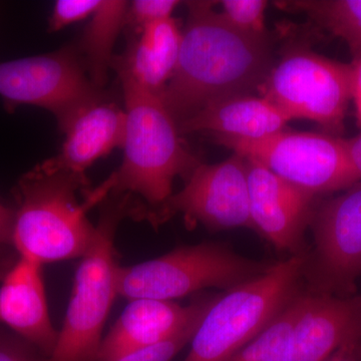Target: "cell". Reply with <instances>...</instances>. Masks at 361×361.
<instances>
[{
	"label": "cell",
	"instance_id": "cell-1",
	"mask_svg": "<svg viewBox=\"0 0 361 361\" xmlns=\"http://www.w3.org/2000/svg\"><path fill=\"white\" fill-rule=\"evenodd\" d=\"M186 4L177 66L160 96L178 125L208 104L260 90L274 66L269 37L233 30L213 11L214 2Z\"/></svg>",
	"mask_w": 361,
	"mask_h": 361
},
{
	"label": "cell",
	"instance_id": "cell-2",
	"mask_svg": "<svg viewBox=\"0 0 361 361\" xmlns=\"http://www.w3.org/2000/svg\"><path fill=\"white\" fill-rule=\"evenodd\" d=\"M87 185L85 175L54 170L44 161L20 178L13 231L20 257L44 265L85 255L97 233L87 212L111 193L114 183L109 178L80 202L78 193Z\"/></svg>",
	"mask_w": 361,
	"mask_h": 361
},
{
	"label": "cell",
	"instance_id": "cell-3",
	"mask_svg": "<svg viewBox=\"0 0 361 361\" xmlns=\"http://www.w3.org/2000/svg\"><path fill=\"white\" fill-rule=\"evenodd\" d=\"M118 78L125 99L126 133L122 166L111 176V193L142 198L144 204L129 214L142 220L172 196L178 176L187 179L200 164L185 147L178 123L160 97L127 77Z\"/></svg>",
	"mask_w": 361,
	"mask_h": 361
},
{
	"label": "cell",
	"instance_id": "cell-4",
	"mask_svg": "<svg viewBox=\"0 0 361 361\" xmlns=\"http://www.w3.org/2000/svg\"><path fill=\"white\" fill-rule=\"evenodd\" d=\"M305 254L274 263L260 276L216 296L184 361H228L257 336L300 292Z\"/></svg>",
	"mask_w": 361,
	"mask_h": 361
},
{
	"label": "cell",
	"instance_id": "cell-5",
	"mask_svg": "<svg viewBox=\"0 0 361 361\" xmlns=\"http://www.w3.org/2000/svg\"><path fill=\"white\" fill-rule=\"evenodd\" d=\"M129 213L125 198L102 215L96 237L82 257L56 348L44 361H97L104 323L118 295L115 233Z\"/></svg>",
	"mask_w": 361,
	"mask_h": 361
},
{
	"label": "cell",
	"instance_id": "cell-6",
	"mask_svg": "<svg viewBox=\"0 0 361 361\" xmlns=\"http://www.w3.org/2000/svg\"><path fill=\"white\" fill-rule=\"evenodd\" d=\"M272 264L251 260L219 243L180 247L116 270L118 295L173 301L207 288L226 290L260 276Z\"/></svg>",
	"mask_w": 361,
	"mask_h": 361
},
{
	"label": "cell",
	"instance_id": "cell-7",
	"mask_svg": "<svg viewBox=\"0 0 361 361\" xmlns=\"http://www.w3.org/2000/svg\"><path fill=\"white\" fill-rule=\"evenodd\" d=\"M214 140L315 198L360 182L351 167L346 140L338 135L284 130L260 140Z\"/></svg>",
	"mask_w": 361,
	"mask_h": 361
},
{
	"label": "cell",
	"instance_id": "cell-8",
	"mask_svg": "<svg viewBox=\"0 0 361 361\" xmlns=\"http://www.w3.org/2000/svg\"><path fill=\"white\" fill-rule=\"evenodd\" d=\"M260 90L289 121H313L327 134L338 135L351 101L350 65L305 47H290L274 63Z\"/></svg>",
	"mask_w": 361,
	"mask_h": 361
},
{
	"label": "cell",
	"instance_id": "cell-9",
	"mask_svg": "<svg viewBox=\"0 0 361 361\" xmlns=\"http://www.w3.org/2000/svg\"><path fill=\"white\" fill-rule=\"evenodd\" d=\"M310 227L314 245L304 259V292L355 295L361 275V182L315 206Z\"/></svg>",
	"mask_w": 361,
	"mask_h": 361
},
{
	"label": "cell",
	"instance_id": "cell-10",
	"mask_svg": "<svg viewBox=\"0 0 361 361\" xmlns=\"http://www.w3.org/2000/svg\"><path fill=\"white\" fill-rule=\"evenodd\" d=\"M102 92L90 80L75 45L0 63V97L6 110L39 106L56 116L59 129Z\"/></svg>",
	"mask_w": 361,
	"mask_h": 361
},
{
	"label": "cell",
	"instance_id": "cell-11",
	"mask_svg": "<svg viewBox=\"0 0 361 361\" xmlns=\"http://www.w3.org/2000/svg\"><path fill=\"white\" fill-rule=\"evenodd\" d=\"M177 214L191 224L200 223L209 229L254 230L246 159L234 153L221 163L200 164L188 176L180 191L160 208L147 213L142 220L160 224Z\"/></svg>",
	"mask_w": 361,
	"mask_h": 361
},
{
	"label": "cell",
	"instance_id": "cell-12",
	"mask_svg": "<svg viewBox=\"0 0 361 361\" xmlns=\"http://www.w3.org/2000/svg\"><path fill=\"white\" fill-rule=\"evenodd\" d=\"M249 203L254 231L278 250L305 254V232L310 227L315 197L280 179L269 170L246 160Z\"/></svg>",
	"mask_w": 361,
	"mask_h": 361
},
{
	"label": "cell",
	"instance_id": "cell-13",
	"mask_svg": "<svg viewBox=\"0 0 361 361\" xmlns=\"http://www.w3.org/2000/svg\"><path fill=\"white\" fill-rule=\"evenodd\" d=\"M361 338V296L303 292L290 336L269 361H325L342 344Z\"/></svg>",
	"mask_w": 361,
	"mask_h": 361
},
{
	"label": "cell",
	"instance_id": "cell-14",
	"mask_svg": "<svg viewBox=\"0 0 361 361\" xmlns=\"http://www.w3.org/2000/svg\"><path fill=\"white\" fill-rule=\"evenodd\" d=\"M214 298L215 296L201 297L187 306L156 299L130 300L102 341L97 361H116L134 351L167 341Z\"/></svg>",
	"mask_w": 361,
	"mask_h": 361
},
{
	"label": "cell",
	"instance_id": "cell-15",
	"mask_svg": "<svg viewBox=\"0 0 361 361\" xmlns=\"http://www.w3.org/2000/svg\"><path fill=\"white\" fill-rule=\"evenodd\" d=\"M0 323L47 358L51 355L59 332L49 316L42 265L20 256L7 271L0 285Z\"/></svg>",
	"mask_w": 361,
	"mask_h": 361
},
{
	"label": "cell",
	"instance_id": "cell-16",
	"mask_svg": "<svg viewBox=\"0 0 361 361\" xmlns=\"http://www.w3.org/2000/svg\"><path fill=\"white\" fill-rule=\"evenodd\" d=\"M66 141L61 153L45 160L47 167L85 175L99 159L123 148L126 111L103 92L82 106L61 128Z\"/></svg>",
	"mask_w": 361,
	"mask_h": 361
},
{
	"label": "cell",
	"instance_id": "cell-17",
	"mask_svg": "<svg viewBox=\"0 0 361 361\" xmlns=\"http://www.w3.org/2000/svg\"><path fill=\"white\" fill-rule=\"evenodd\" d=\"M288 122L264 97L242 94L208 104L178 127L180 134L260 140L284 130Z\"/></svg>",
	"mask_w": 361,
	"mask_h": 361
},
{
	"label": "cell",
	"instance_id": "cell-18",
	"mask_svg": "<svg viewBox=\"0 0 361 361\" xmlns=\"http://www.w3.org/2000/svg\"><path fill=\"white\" fill-rule=\"evenodd\" d=\"M182 30L173 18L144 26L130 37L111 68L142 89L160 97L174 75L179 59Z\"/></svg>",
	"mask_w": 361,
	"mask_h": 361
},
{
	"label": "cell",
	"instance_id": "cell-19",
	"mask_svg": "<svg viewBox=\"0 0 361 361\" xmlns=\"http://www.w3.org/2000/svg\"><path fill=\"white\" fill-rule=\"evenodd\" d=\"M130 4L123 0H101L77 47L92 84L103 90L113 65V49L121 30L127 26Z\"/></svg>",
	"mask_w": 361,
	"mask_h": 361
},
{
	"label": "cell",
	"instance_id": "cell-20",
	"mask_svg": "<svg viewBox=\"0 0 361 361\" xmlns=\"http://www.w3.org/2000/svg\"><path fill=\"white\" fill-rule=\"evenodd\" d=\"M289 4L343 39L353 56L361 52V0H305Z\"/></svg>",
	"mask_w": 361,
	"mask_h": 361
},
{
	"label": "cell",
	"instance_id": "cell-21",
	"mask_svg": "<svg viewBox=\"0 0 361 361\" xmlns=\"http://www.w3.org/2000/svg\"><path fill=\"white\" fill-rule=\"evenodd\" d=\"M302 300L303 292L300 291L257 336L228 361H269L290 336Z\"/></svg>",
	"mask_w": 361,
	"mask_h": 361
},
{
	"label": "cell",
	"instance_id": "cell-22",
	"mask_svg": "<svg viewBox=\"0 0 361 361\" xmlns=\"http://www.w3.org/2000/svg\"><path fill=\"white\" fill-rule=\"evenodd\" d=\"M218 4L221 6V18L233 30L256 39H268L265 26L267 1L223 0Z\"/></svg>",
	"mask_w": 361,
	"mask_h": 361
},
{
	"label": "cell",
	"instance_id": "cell-23",
	"mask_svg": "<svg viewBox=\"0 0 361 361\" xmlns=\"http://www.w3.org/2000/svg\"><path fill=\"white\" fill-rule=\"evenodd\" d=\"M216 298V296H215ZM212 302L209 304L206 308L200 311L191 322L185 325L180 331H178L174 336L167 339V341L156 344V345L149 346V348L141 349V350L134 351L129 355L123 356L116 361H171L178 353L182 350L184 346L191 342L195 332L198 329L201 320L203 319L207 311L209 310Z\"/></svg>",
	"mask_w": 361,
	"mask_h": 361
},
{
	"label": "cell",
	"instance_id": "cell-24",
	"mask_svg": "<svg viewBox=\"0 0 361 361\" xmlns=\"http://www.w3.org/2000/svg\"><path fill=\"white\" fill-rule=\"evenodd\" d=\"M179 4L177 0H135L128 9L127 26L139 32L144 26L172 18Z\"/></svg>",
	"mask_w": 361,
	"mask_h": 361
},
{
	"label": "cell",
	"instance_id": "cell-25",
	"mask_svg": "<svg viewBox=\"0 0 361 361\" xmlns=\"http://www.w3.org/2000/svg\"><path fill=\"white\" fill-rule=\"evenodd\" d=\"M99 4L101 0H59L49 18V32H58L66 26L90 18Z\"/></svg>",
	"mask_w": 361,
	"mask_h": 361
},
{
	"label": "cell",
	"instance_id": "cell-26",
	"mask_svg": "<svg viewBox=\"0 0 361 361\" xmlns=\"http://www.w3.org/2000/svg\"><path fill=\"white\" fill-rule=\"evenodd\" d=\"M0 361L44 360H39L35 351L30 348V344L23 339L0 334Z\"/></svg>",
	"mask_w": 361,
	"mask_h": 361
},
{
	"label": "cell",
	"instance_id": "cell-27",
	"mask_svg": "<svg viewBox=\"0 0 361 361\" xmlns=\"http://www.w3.org/2000/svg\"><path fill=\"white\" fill-rule=\"evenodd\" d=\"M351 70V101L355 106L356 120L361 128V52L353 56Z\"/></svg>",
	"mask_w": 361,
	"mask_h": 361
},
{
	"label": "cell",
	"instance_id": "cell-28",
	"mask_svg": "<svg viewBox=\"0 0 361 361\" xmlns=\"http://www.w3.org/2000/svg\"><path fill=\"white\" fill-rule=\"evenodd\" d=\"M14 210L0 203V247L13 245Z\"/></svg>",
	"mask_w": 361,
	"mask_h": 361
},
{
	"label": "cell",
	"instance_id": "cell-29",
	"mask_svg": "<svg viewBox=\"0 0 361 361\" xmlns=\"http://www.w3.org/2000/svg\"><path fill=\"white\" fill-rule=\"evenodd\" d=\"M360 339H351L342 344L341 348L334 351L325 361H361L358 355V344Z\"/></svg>",
	"mask_w": 361,
	"mask_h": 361
},
{
	"label": "cell",
	"instance_id": "cell-30",
	"mask_svg": "<svg viewBox=\"0 0 361 361\" xmlns=\"http://www.w3.org/2000/svg\"><path fill=\"white\" fill-rule=\"evenodd\" d=\"M346 144H348L351 167L353 169L356 178L361 182V134L356 135L353 139L346 140Z\"/></svg>",
	"mask_w": 361,
	"mask_h": 361
},
{
	"label": "cell",
	"instance_id": "cell-31",
	"mask_svg": "<svg viewBox=\"0 0 361 361\" xmlns=\"http://www.w3.org/2000/svg\"><path fill=\"white\" fill-rule=\"evenodd\" d=\"M358 355H360V358L361 360V339L360 341V344H358Z\"/></svg>",
	"mask_w": 361,
	"mask_h": 361
}]
</instances>
